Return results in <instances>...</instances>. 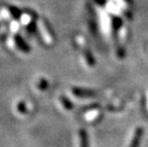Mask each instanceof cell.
<instances>
[{
    "instance_id": "6da1fadb",
    "label": "cell",
    "mask_w": 148,
    "mask_h": 147,
    "mask_svg": "<svg viewBox=\"0 0 148 147\" xmlns=\"http://www.w3.org/2000/svg\"><path fill=\"white\" fill-rule=\"evenodd\" d=\"M143 136V128H138L134 134V137L131 140L129 147H138L140 142V139Z\"/></svg>"
},
{
    "instance_id": "7a4b0ae2",
    "label": "cell",
    "mask_w": 148,
    "mask_h": 147,
    "mask_svg": "<svg viewBox=\"0 0 148 147\" xmlns=\"http://www.w3.org/2000/svg\"><path fill=\"white\" fill-rule=\"evenodd\" d=\"M73 93L75 96H80V98H91V96L96 95L95 92H93V91L86 90V89H81V88H74Z\"/></svg>"
},
{
    "instance_id": "3957f363",
    "label": "cell",
    "mask_w": 148,
    "mask_h": 147,
    "mask_svg": "<svg viewBox=\"0 0 148 147\" xmlns=\"http://www.w3.org/2000/svg\"><path fill=\"white\" fill-rule=\"evenodd\" d=\"M79 137H80V147H88V139L85 130L79 131Z\"/></svg>"
},
{
    "instance_id": "277c9868",
    "label": "cell",
    "mask_w": 148,
    "mask_h": 147,
    "mask_svg": "<svg viewBox=\"0 0 148 147\" xmlns=\"http://www.w3.org/2000/svg\"><path fill=\"white\" fill-rule=\"evenodd\" d=\"M60 99H61V102L63 103L64 107H65L66 109H68V110H71L72 107H73V105H72V103H71L70 101H69V99H68V98H64V96H61Z\"/></svg>"
},
{
    "instance_id": "5b68a950",
    "label": "cell",
    "mask_w": 148,
    "mask_h": 147,
    "mask_svg": "<svg viewBox=\"0 0 148 147\" xmlns=\"http://www.w3.org/2000/svg\"><path fill=\"white\" fill-rule=\"evenodd\" d=\"M86 57H87V62H88V64H90V65H94V59L92 57V55H91L90 53H86Z\"/></svg>"
},
{
    "instance_id": "8992f818",
    "label": "cell",
    "mask_w": 148,
    "mask_h": 147,
    "mask_svg": "<svg viewBox=\"0 0 148 147\" xmlns=\"http://www.w3.org/2000/svg\"><path fill=\"white\" fill-rule=\"evenodd\" d=\"M112 1L118 3V4L122 6V7H125V6H126V4H125V2H124V0H112Z\"/></svg>"
}]
</instances>
